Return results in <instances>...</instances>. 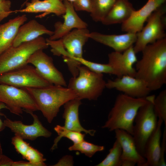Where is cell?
Returning a JSON list of instances; mask_svg holds the SVG:
<instances>
[{
  "label": "cell",
  "instance_id": "obj_3",
  "mask_svg": "<svg viewBox=\"0 0 166 166\" xmlns=\"http://www.w3.org/2000/svg\"><path fill=\"white\" fill-rule=\"evenodd\" d=\"M89 33L87 28L74 29L58 40L47 41L54 55L62 56L73 77L78 74L81 65L78 60L83 57V47L89 38Z\"/></svg>",
  "mask_w": 166,
  "mask_h": 166
},
{
  "label": "cell",
  "instance_id": "obj_11",
  "mask_svg": "<svg viewBox=\"0 0 166 166\" xmlns=\"http://www.w3.org/2000/svg\"><path fill=\"white\" fill-rule=\"evenodd\" d=\"M37 50L29 58L27 63L34 66L39 75L51 84L65 86L66 82L61 73L54 65L52 58L43 51Z\"/></svg>",
  "mask_w": 166,
  "mask_h": 166
},
{
  "label": "cell",
  "instance_id": "obj_39",
  "mask_svg": "<svg viewBox=\"0 0 166 166\" xmlns=\"http://www.w3.org/2000/svg\"><path fill=\"white\" fill-rule=\"evenodd\" d=\"M3 109H7V108L5 104L2 102H0V111ZM0 115H1V113H0ZM5 127H6L3 121H2L0 118V132L4 130Z\"/></svg>",
  "mask_w": 166,
  "mask_h": 166
},
{
  "label": "cell",
  "instance_id": "obj_21",
  "mask_svg": "<svg viewBox=\"0 0 166 166\" xmlns=\"http://www.w3.org/2000/svg\"><path fill=\"white\" fill-rule=\"evenodd\" d=\"M163 121L158 118L157 125L148 138L144 147V157L146 162L144 166H158L160 150L161 127Z\"/></svg>",
  "mask_w": 166,
  "mask_h": 166
},
{
  "label": "cell",
  "instance_id": "obj_17",
  "mask_svg": "<svg viewBox=\"0 0 166 166\" xmlns=\"http://www.w3.org/2000/svg\"><path fill=\"white\" fill-rule=\"evenodd\" d=\"M89 37L112 48L115 51L121 53L133 45L137 39L136 33L128 32L119 35H109L95 32L90 33Z\"/></svg>",
  "mask_w": 166,
  "mask_h": 166
},
{
  "label": "cell",
  "instance_id": "obj_41",
  "mask_svg": "<svg viewBox=\"0 0 166 166\" xmlns=\"http://www.w3.org/2000/svg\"><path fill=\"white\" fill-rule=\"evenodd\" d=\"M2 154V148L1 143L0 141V154Z\"/></svg>",
  "mask_w": 166,
  "mask_h": 166
},
{
  "label": "cell",
  "instance_id": "obj_43",
  "mask_svg": "<svg viewBox=\"0 0 166 166\" xmlns=\"http://www.w3.org/2000/svg\"><path fill=\"white\" fill-rule=\"evenodd\" d=\"M29 0H26L24 3V2H28V1H29Z\"/></svg>",
  "mask_w": 166,
  "mask_h": 166
},
{
  "label": "cell",
  "instance_id": "obj_1",
  "mask_svg": "<svg viewBox=\"0 0 166 166\" xmlns=\"http://www.w3.org/2000/svg\"><path fill=\"white\" fill-rule=\"evenodd\" d=\"M136 64L135 77L144 81L151 91L166 83V38L147 45Z\"/></svg>",
  "mask_w": 166,
  "mask_h": 166
},
{
  "label": "cell",
  "instance_id": "obj_4",
  "mask_svg": "<svg viewBox=\"0 0 166 166\" xmlns=\"http://www.w3.org/2000/svg\"><path fill=\"white\" fill-rule=\"evenodd\" d=\"M25 89L30 94L39 110L49 123L57 116L61 106L77 97L71 89L59 85H52L41 88Z\"/></svg>",
  "mask_w": 166,
  "mask_h": 166
},
{
  "label": "cell",
  "instance_id": "obj_14",
  "mask_svg": "<svg viewBox=\"0 0 166 166\" xmlns=\"http://www.w3.org/2000/svg\"><path fill=\"white\" fill-rule=\"evenodd\" d=\"M63 3L65 8V13L62 15L63 22L58 21L55 23L53 33L48 38L50 40L60 39L73 29H85L88 27L87 23L83 21L77 14L72 3L67 0H63Z\"/></svg>",
  "mask_w": 166,
  "mask_h": 166
},
{
  "label": "cell",
  "instance_id": "obj_29",
  "mask_svg": "<svg viewBox=\"0 0 166 166\" xmlns=\"http://www.w3.org/2000/svg\"><path fill=\"white\" fill-rule=\"evenodd\" d=\"M78 61L81 65L86 67L94 72L102 74H110L118 77L116 71L108 63L105 64L94 62L86 60L83 57L79 59Z\"/></svg>",
  "mask_w": 166,
  "mask_h": 166
},
{
  "label": "cell",
  "instance_id": "obj_22",
  "mask_svg": "<svg viewBox=\"0 0 166 166\" xmlns=\"http://www.w3.org/2000/svg\"><path fill=\"white\" fill-rule=\"evenodd\" d=\"M53 33V31L48 29L36 20H32L19 27L12 46L16 47L23 43L34 40L43 34L50 36Z\"/></svg>",
  "mask_w": 166,
  "mask_h": 166
},
{
  "label": "cell",
  "instance_id": "obj_23",
  "mask_svg": "<svg viewBox=\"0 0 166 166\" xmlns=\"http://www.w3.org/2000/svg\"><path fill=\"white\" fill-rule=\"evenodd\" d=\"M27 19L24 14L0 25V55L12 46L19 28Z\"/></svg>",
  "mask_w": 166,
  "mask_h": 166
},
{
  "label": "cell",
  "instance_id": "obj_5",
  "mask_svg": "<svg viewBox=\"0 0 166 166\" xmlns=\"http://www.w3.org/2000/svg\"><path fill=\"white\" fill-rule=\"evenodd\" d=\"M49 46L46 39L40 36L17 46H10L0 55V76L27 65L28 60L33 53Z\"/></svg>",
  "mask_w": 166,
  "mask_h": 166
},
{
  "label": "cell",
  "instance_id": "obj_28",
  "mask_svg": "<svg viewBox=\"0 0 166 166\" xmlns=\"http://www.w3.org/2000/svg\"><path fill=\"white\" fill-rule=\"evenodd\" d=\"M104 149L103 146L96 145L84 140L78 143L73 144L68 148L69 151H79L89 158L92 157L97 152L103 151Z\"/></svg>",
  "mask_w": 166,
  "mask_h": 166
},
{
  "label": "cell",
  "instance_id": "obj_10",
  "mask_svg": "<svg viewBox=\"0 0 166 166\" xmlns=\"http://www.w3.org/2000/svg\"><path fill=\"white\" fill-rule=\"evenodd\" d=\"M0 84L22 89L41 88L52 85L41 77L34 66L28 64L0 75Z\"/></svg>",
  "mask_w": 166,
  "mask_h": 166
},
{
  "label": "cell",
  "instance_id": "obj_34",
  "mask_svg": "<svg viewBox=\"0 0 166 166\" xmlns=\"http://www.w3.org/2000/svg\"><path fill=\"white\" fill-rule=\"evenodd\" d=\"M76 11H83L90 13L91 6L90 0H76L73 3Z\"/></svg>",
  "mask_w": 166,
  "mask_h": 166
},
{
  "label": "cell",
  "instance_id": "obj_40",
  "mask_svg": "<svg viewBox=\"0 0 166 166\" xmlns=\"http://www.w3.org/2000/svg\"><path fill=\"white\" fill-rule=\"evenodd\" d=\"M136 164L134 161L129 160H121V166H134Z\"/></svg>",
  "mask_w": 166,
  "mask_h": 166
},
{
  "label": "cell",
  "instance_id": "obj_8",
  "mask_svg": "<svg viewBox=\"0 0 166 166\" xmlns=\"http://www.w3.org/2000/svg\"><path fill=\"white\" fill-rule=\"evenodd\" d=\"M165 12L164 4L150 16L146 25L136 33L137 39L133 45L136 53L141 52L148 45L166 38L165 24L162 19V16Z\"/></svg>",
  "mask_w": 166,
  "mask_h": 166
},
{
  "label": "cell",
  "instance_id": "obj_13",
  "mask_svg": "<svg viewBox=\"0 0 166 166\" xmlns=\"http://www.w3.org/2000/svg\"><path fill=\"white\" fill-rule=\"evenodd\" d=\"M106 87L115 89L126 95L135 98L146 97L151 92L144 81L135 77L123 75L114 80H109Z\"/></svg>",
  "mask_w": 166,
  "mask_h": 166
},
{
  "label": "cell",
  "instance_id": "obj_24",
  "mask_svg": "<svg viewBox=\"0 0 166 166\" xmlns=\"http://www.w3.org/2000/svg\"><path fill=\"white\" fill-rule=\"evenodd\" d=\"M135 10L128 0H117L101 23L105 25L122 24L130 18Z\"/></svg>",
  "mask_w": 166,
  "mask_h": 166
},
{
  "label": "cell",
  "instance_id": "obj_32",
  "mask_svg": "<svg viewBox=\"0 0 166 166\" xmlns=\"http://www.w3.org/2000/svg\"><path fill=\"white\" fill-rule=\"evenodd\" d=\"M11 142L16 151L20 154L24 159L27 151L30 146L29 144L16 135L12 138Z\"/></svg>",
  "mask_w": 166,
  "mask_h": 166
},
{
  "label": "cell",
  "instance_id": "obj_31",
  "mask_svg": "<svg viewBox=\"0 0 166 166\" xmlns=\"http://www.w3.org/2000/svg\"><path fill=\"white\" fill-rule=\"evenodd\" d=\"M24 159H26L36 166L46 165L44 162L46 160L44 158L43 154L31 146L27 151Z\"/></svg>",
  "mask_w": 166,
  "mask_h": 166
},
{
  "label": "cell",
  "instance_id": "obj_27",
  "mask_svg": "<svg viewBox=\"0 0 166 166\" xmlns=\"http://www.w3.org/2000/svg\"><path fill=\"white\" fill-rule=\"evenodd\" d=\"M122 148L118 141L116 140L112 147L105 158L96 166H121Z\"/></svg>",
  "mask_w": 166,
  "mask_h": 166
},
{
  "label": "cell",
  "instance_id": "obj_42",
  "mask_svg": "<svg viewBox=\"0 0 166 166\" xmlns=\"http://www.w3.org/2000/svg\"><path fill=\"white\" fill-rule=\"evenodd\" d=\"M69 2L73 3L75 2L76 0H67Z\"/></svg>",
  "mask_w": 166,
  "mask_h": 166
},
{
  "label": "cell",
  "instance_id": "obj_9",
  "mask_svg": "<svg viewBox=\"0 0 166 166\" xmlns=\"http://www.w3.org/2000/svg\"><path fill=\"white\" fill-rule=\"evenodd\" d=\"M0 102L6 105L10 113L20 116L25 112L38 111L33 98L25 89L0 84Z\"/></svg>",
  "mask_w": 166,
  "mask_h": 166
},
{
  "label": "cell",
  "instance_id": "obj_33",
  "mask_svg": "<svg viewBox=\"0 0 166 166\" xmlns=\"http://www.w3.org/2000/svg\"><path fill=\"white\" fill-rule=\"evenodd\" d=\"M11 5V2L9 0L0 2V22L12 13Z\"/></svg>",
  "mask_w": 166,
  "mask_h": 166
},
{
  "label": "cell",
  "instance_id": "obj_6",
  "mask_svg": "<svg viewBox=\"0 0 166 166\" xmlns=\"http://www.w3.org/2000/svg\"><path fill=\"white\" fill-rule=\"evenodd\" d=\"M106 82L103 74L94 72L84 65L80 66L78 75L70 79L68 87L74 91L81 100H96L106 88Z\"/></svg>",
  "mask_w": 166,
  "mask_h": 166
},
{
  "label": "cell",
  "instance_id": "obj_25",
  "mask_svg": "<svg viewBox=\"0 0 166 166\" xmlns=\"http://www.w3.org/2000/svg\"><path fill=\"white\" fill-rule=\"evenodd\" d=\"M91 11L90 16L93 21L101 22L103 20L117 0H90Z\"/></svg>",
  "mask_w": 166,
  "mask_h": 166
},
{
  "label": "cell",
  "instance_id": "obj_2",
  "mask_svg": "<svg viewBox=\"0 0 166 166\" xmlns=\"http://www.w3.org/2000/svg\"><path fill=\"white\" fill-rule=\"evenodd\" d=\"M150 97L149 95L144 97L135 98L123 93L118 94L102 128L110 131L123 130L132 135L134 120L138 111L148 102Z\"/></svg>",
  "mask_w": 166,
  "mask_h": 166
},
{
  "label": "cell",
  "instance_id": "obj_30",
  "mask_svg": "<svg viewBox=\"0 0 166 166\" xmlns=\"http://www.w3.org/2000/svg\"><path fill=\"white\" fill-rule=\"evenodd\" d=\"M154 111L158 118L163 121L166 126V90L161 91L154 98L153 101Z\"/></svg>",
  "mask_w": 166,
  "mask_h": 166
},
{
  "label": "cell",
  "instance_id": "obj_26",
  "mask_svg": "<svg viewBox=\"0 0 166 166\" xmlns=\"http://www.w3.org/2000/svg\"><path fill=\"white\" fill-rule=\"evenodd\" d=\"M54 129L58 136L54 140V143L50 149L52 151L57 148L58 142L63 137L67 138L71 140L73 144L78 143L84 140L85 134L81 132L69 130L63 126L60 125H57Z\"/></svg>",
  "mask_w": 166,
  "mask_h": 166
},
{
  "label": "cell",
  "instance_id": "obj_37",
  "mask_svg": "<svg viewBox=\"0 0 166 166\" xmlns=\"http://www.w3.org/2000/svg\"><path fill=\"white\" fill-rule=\"evenodd\" d=\"M14 161L6 155L0 154V166H12Z\"/></svg>",
  "mask_w": 166,
  "mask_h": 166
},
{
  "label": "cell",
  "instance_id": "obj_35",
  "mask_svg": "<svg viewBox=\"0 0 166 166\" xmlns=\"http://www.w3.org/2000/svg\"><path fill=\"white\" fill-rule=\"evenodd\" d=\"M163 139L161 143L160 154L158 166H166L165 154L166 150V126H165L163 133Z\"/></svg>",
  "mask_w": 166,
  "mask_h": 166
},
{
  "label": "cell",
  "instance_id": "obj_36",
  "mask_svg": "<svg viewBox=\"0 0 166 166\" xmlns=\"http://www.w3.org/2000/svg\"><path fill=\"white\" fill-rule=\"evenodd\" d=\"M73 157L70 155H66L62 157L53 166H72L73 165Z\"/></svg>",
  "mask_w": 166,
  "mask_h": 166
},
{
  "label": "cell",
  "instance_id": "obj_20",
  "mask_svg": "<svg viewBox=\"0 0 166 166\" xmlns=\"http://www.w3.org/2000/svg\"><path fill=\"white\" fill-rule=\"evenodd\" d=\"M81 100L78 97L71 100L64 105L63 118L65 119L64 127L71 131L83 132L93 136L96 132L94 130H87L81 125L79 118V108L81 104Z\"/></svg>",
  "mask_w": 166,
  "mask_h": 166
},
{
  "label": "cell",
  "instance_id": "obj_18",
  "mask_svg": "<svg viewBox=\"0 0 166 166\" xmlns=\"http://www.w3.org/2000/svg\"><path fill=\"white\" fill-rule=\"evenodd\" d=\"M25 5L26 7L24 8L12 10V13L43 12V14L38 16L41 18L51 13L60 16L64 14L65 11V6L60 0H31L30 2L23 3L21 7Z\"/></svg>",
  "mask_w": 166,
  "mask_h": 166
},
{
  "label": "cell",
  "instance_id": "obj_38",
  "mask_svg": "<svg viewBox=\"0 0 166 166\" xmlns=\"http://www.w3.org/2000/svg\"><path fill=\"white\" fill-rule=\"evenodd\" d=\"M12 166H36V165L30 162L24 161H14Z\"/></svg>",
  "mask_w": 166,
  "mask_h": 166
},
{
  "label": "cell",
  "instance_id": "obj_19",
  "mask_svg": "<svg viewBox=\"0 0 166 166\" xmlns=\"http://www.w3.org/2000/svg\"><path fill=\"white\" fill-rule=\"evenodd\" d=\"M114 132L116 139L122 148L121 160H130L138 166H144L146 160L137 151L132 136L122 129H116Z\"/></svg>",
  "mask_w": 166,
  "mask_h": 166
},
{
  "label": "cell",
  "instance_id": "obj_45",
  "mask_svg": "<svg viewBox=\"0 0 166 166\" xmlns=\"http://www.w3.org/2000/svg\"><path fill=\"white\" fill-rule=\"evenodd\" d=\"M61 0V1L62 2V1H63V0Z\"/></svg>",
  "mask_w": 166,
  "mask_h": 166
},
{
  "label": "cell",
  "instance_id": "obj_7",
  "mask_svg": "<svg viewBox=\"0 0 166 166\" xmlns=\"http://www.w3.org/2000/svg\"><path fill=\"white\" fill-rule=\"evenodd\" d=\"M155 97V95H151L148 102L140 108L134 121L132 136L137 151L144 157L145 144L158 123L153 108Z\"/></svg>",
  "mask_w": 166,
  "mask_h": 166
},
{
  "label": "cell",
  "instance_id": "obj_44",
  "mask_svg": "<svg viewBox=\"0 0 166 166\" xmlns=\"http://www.w3.org/2000/svg\"><path fill=\"white\" fill-rule=\"evenodd\" d=\"M5 0H0V2H3Z\"/></svg>",
  "mask_w": 166,
  "mask_h": 166
},
{
  "label": "cell",
  "instance_id": "obj_16",
  "mask_svg": "<svg viewBox=\"0 0 166 166\" xmlns=\"http://www.w3.org/2000/svg\"><path fill=\"white\" fill-rule=\"evenodd\" d=\"M133 45L122 53L114 51L109 54L108 63L116 71L117 77L126 75L135 77L133 65L138 60Z\"/></svg>",
  "mask_w": 166,
  "mask_h": 166
},
{
  "label": "cell",
  "instance_id": "obj_15",
  "mask_svg": "<svg viewBox=\"0 0 166 166\" xmlns=\"http://www.w3.org/2000/svg\"><path fill=\"white\" fill-rule=\"evenodd\" d=\"M166 0H148L140 9L135 10L130 18L122 24L121 29L126 33L136 34L140 31L150 16L165 4Z\"/></svg>",
  "mask_w": 166,
  "mask_h": 166
},
{
  "label": "cell",
  "instance_id": "obj_12",
  "mask_svg": "<svg viewBox=\"0 0 166 166\" xmlns=\"http://www.w3.org/2000/svg\"><path fill=\"white\" fill-rule=\"evenodd\" d=\"M26 112L30 114L33 117V121L31 124H25L21 121H13L2 114L5 118L3 122L6 127L10 128L14 135L23 139L30 140H34L39 137L49 138L51 136V132L43 125L36 114L33 112Z\"/></svg>",
  "mask_w": 166,
  "mask_h": 166
}]
</instances>
